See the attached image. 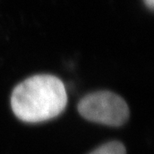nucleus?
I'll return each instance as SVG.
<instances>
[{
  "instance_id": "1",
  "label": "nucleus",
  "mask_w": 154,
  "mask_h": 154,
  "mask_svg": "<svg viewBox=\"0 0 154 154\" xmlns=\"http://www.w3.org/2000/svg\"><path fill=\"white\" fill-rule=\"evenodd\" d=\"M65 86L57 77L38 75L18 84L11 95L12 110L26 122H40L52 119L63 111L67 105Z\"/></svg>"
},
{
  "instance_id": "2",
  "label": "nucleus",
  "mask_w": 154,
  "mask_h": 154,
  "mask_svg": "<svg viewBox=\"0 0 154 154\" xmlns=\"http://www.w3.org/2000/svg\"><path fill=\"white\" fill-rule=\"evenodd\" d=\"M78 110L89 121L108 126H122L129 117V109L124 99L109 91L88 94L79 102Z\"/></svg>"
},
{
  "instance_id": "3",
  "label": "nucleus",
  "mask_w": 154,
  "mask_h": 154,
  "mask_svg": "<svg viewBox=\"0 0 154 154\" xmlns=\"http://www.w3.org/2000/svg\"><path fill=\"white\" fill-rule=\"evenodd\" d=\"M90 154H126V149L121 142L110 141L99 146Z\"/></svg>"
},
{
  "instance_id": "4",
  "label": "nucleus",
  "mask_w": 154,
  "mask_h": 154,
  "mask_svg": "<svg viewBox=\"0 0 154 154\" xmlns=\"http://www.w3.org/2000/svg\"><path fill=\"white\" fill-rule=\"evenodd\" d=\"M145 2H146V5L149 6V7H150L151 9H152V8H153L154 0H145Z\"/></svg>"
}]
</instances>
